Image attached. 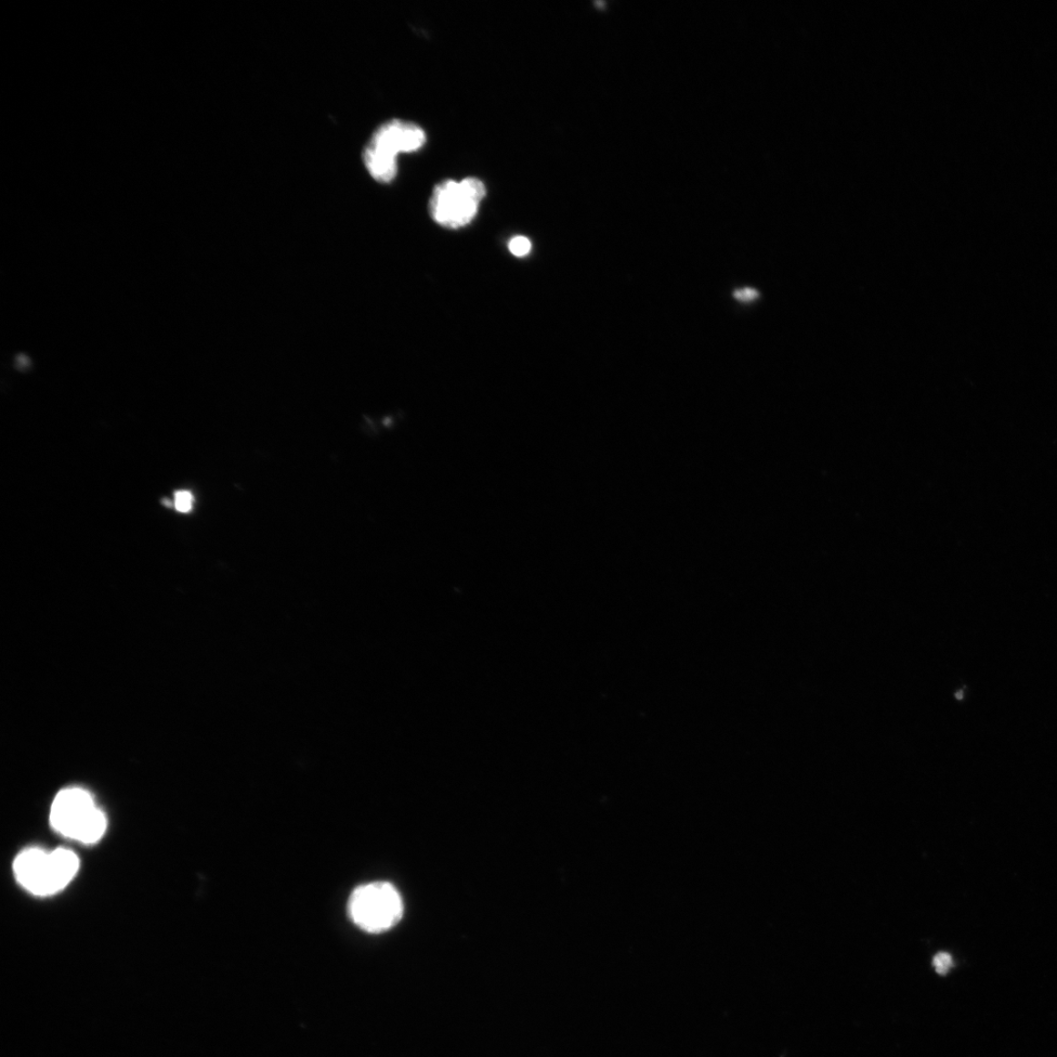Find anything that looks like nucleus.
<instances>
[{
    "mask_svg": "<svg viewBox=\"0 0 1057 1057\" xmlns=\"http://www.w3.org/2000/svg\"><path fill=\"white\" fill-rule=\"evenodd\" d=\"M50 824L65 838L94 844L106 833L107 819L97 807L93 796L85 789L74 788L57 794L51 806Z\"/></svg>",
    "mask_w": 1057,
    "mask_h": 1057,
    "instance_id": "obj_2",
    "label": "nucleus"
},
{
    "mask_svg": "<svg viewBox=\"0 0 1057 1057\" xmlns=\"http://www.w3.org/2000/svg\"><path fill=\"white\" fill-rule=\"evenodd\" d=\"M348 913L359 929L382 933L393 929L403 915L402 899L395 887L376 881L358 887L351 894Z\"/></svg>",
    "mask_w": 1057,
    "mask_h": 1057,
    "instance_id": "obj_3",
    "label": "nucleus"
},
{
    "mask_svg": "<svg viewBox=\"0 0 1057 1057\" xmlns=\"http://www.w3.org/2000/svg\"><path fill=\"white\" fill-rule=\"evenodd\" d=\"M734 296L737 300H738V301L751 302V301H754V300H756L757 298H758L760 296V294L756 290L744 289V290H737L734 293Z\"/></svg>",
    "mask_w": 1057,
    "mask_h": 1057,
    "instance_id": "obj_10",
    "label": "nucleus"
},
{
    "mask_svg": "<svg viewBox=\"0 0 1057 1057\" xmlns=\"http://www.w3.org/2000/svg\"><path fill=\"white\" fill-rule=\"evenodd\" d=\"M80 860L68 849L46 852L31 848L18 855L13 865L17 881L29 892L49 896L63 890L75 878Z\"/></svg>",
    "mask_w": 1057,
    "mask_h": 1057,
    "instance_id": "obj_1",
    "label": "nucleus"
},
{
    "mask_svg": "<svg viewBox=\"0 0 1057 1057\" xmlns=\"http://www.w3.org/2000/svg\"><path fill=\"white\" fill-rule=\"evenodd\" d=\"M509 251L515 257H525L532 249L531 241L525 237H516L509 241Z\"/></svg>",
    "mask_w": 1057,
    "mask_h": 1057,
    "instance_id": "obj_8",
    "label": "nucleus"
},
{
    "mask_svg": "<svg viewBox=\"0 0 1057 1057\" xmlns=\"http://www.w3.org/2000/svg\"><path fill=\"white\" fill-rule=\"evenodd\" d=\"M426 142L424 129L414 123L391 120L376 129L369 146L398 160V155L413 153Z\"/></svg>",
    "mask_w": 1057,
    "mask_h": 1057,
    "instance_id": "obj_5",
    "label": "nucleus"
},
{
    "mask_svg": "<svg viewBox=\"0 0 1057 1057\" xmlns=\"http://www.w3.org/2000/svg\"><path fill=\"white\" fill-rule=\"evenodd\" d=\"M485 196L486 187L477 178L443 180L431 196L430 215L442 228H464L476 218Z\"/></svg>",
    "mask_w": 1057,
    "mask_h": 1057,
    "instance_id": "obj_4",
    "label": "nucleus"
},
{
    "mask_svg": "<svg viewBox=\"0 0 1057 1057\" xmlns=\"http://www.w3.org/2000/svg\"><path fill=\"white\" fill-rule=\"evenodd\" d=\"M194 495L189 491H178L175 493L174 506L178 513H189L194 505Z\"/></svg>",
    "mask_w": 1057,
    "mask_h": 1057,
    "instance_id": "obj_7",
    "label": "nucleus"
},
{
    "mask_svg": "<svg viewBox=\"0 0 1057 1057\" xmlns=\"http://www.w3.org/2000/svg\"><path fill=\"white\" fill-rule=\"evenodd\" d=\"M933 965L938 974L946 975L954 967V961L948 952H939L933 959Z\"/></svg>",
    "mask_w": 1057,
    "mask_h": 1057,
    "instance_id": "obj_9",
    "label": "nucleus"
},
{
    "mask_svg": "<svg viewBox=\"0 0 1057 1057\" xmlns=\"http://www.w3.org/2000/svg\"><path fill=\"white\" fill-rule=\"evenodd\" d=\"M362 159L370 175L382 184H389L398 175V160L381 154L371 147H365Z\"/></svg>",
    "mask_w": 1057,
    "mask_h": 1057,
    "instance_id": "obj_6",
    "label": "nucleus"
}]
</instances>
